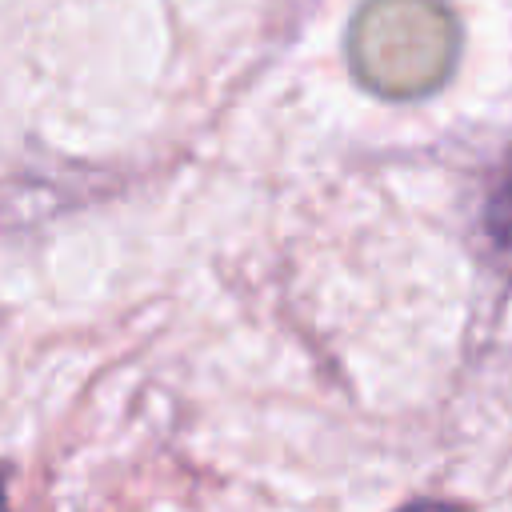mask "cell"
Returning <instances> with one entry per match:
<instances>
[{
	"instance_id": "7a4b0ae2",
	"label": "cell",
	"mask_w": 512,
	"mask_h": 512,
	"mask_svg": "<svg viewBox=\"0 0 512 512\" xmlns=\"http://www.w3.org/2000/svg\"><path fill=\"white\" fill-rule=\"evenodd\" d=\"M496 224H500V232H504V236H508V244H512V180H508V188H504V196H500Z\"/></svg>"
},
{
	"instance_id": "3957f363",
	"label": "cell",
	"mask_w": 512,
	"mask_h": 512,
	"mask_svg": "<svg viewBox=\"0 0 512 512\" xmlns=\"http://www.w3.org/2000/svg\"><path fill=\"white\" fill-rule=\"evenodd\" d=\"M400 512H468V508L448 504V500H416V504H404Z\"/></svg>"
},
{
	"instance_id": "6da1fadb",
	"label": "cell",
	"mask_w": 512,
	"mask_h": 512,
	"mask_svg": "<svg viewBox=\"0 0 512 512\" xmlns=\"http://www.w3.org/2000/svg\"><path fill=\"white\" fill-rule=\"evenodd\" d=\"M456 56V28L436 0H368L352 28V68L384 96L432 92Z\"/></svg>"
}]
</instances>
